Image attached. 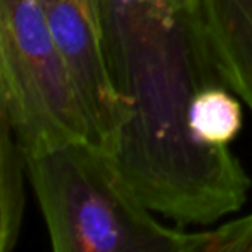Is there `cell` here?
I'll use <instances>...</instances> for the list:
<instances>
[{
    "label": "cell",
    "instance_id": "277c9868",
    "mask_svg": "<svg viewBox=\"0 0 252 252\" xmlns=\"http://www.w3.org/2000/svg\"><path fill=\"white\" fill-rule=\"evenodd\" d=\"M87 111L92 142L116 154L128 105L112 83L100 0H36Z\"/></svg>",
    "mask_w": 252,
    "mask_h": 252
},
{
    "label": "cell",
    "instance_id": "9c48e42d",
    "mask_svg": "<svg viewBox=\"0 0 252 252\" xmlns=\"http://www.w3.org/2000/svg\"><path fill=\"white\" fill-rule=\"evenodd\" d=\"M176 2L185 7H197V0H176Z\"/></svg>",
    "mask_w": 252,
    "mask_h": 252
},
{
    "label": "cell",
    "instance_id": "6da1fadb",
    "mask_svg": "<svg viewBox=\"0 0 252 252\" xmlns=\"http://www.w3.org/2000/svg\"><path fill=\"white\" fill-rule=\"evenodd\" d=\"M112 83L128 105L116 154L137 195L178 226H211L240 211L252 180L228 147L190 131L193 97L223 85L199 7L176 0H100Z\"/></svg>",
    "mask_w": 252,
    "mask_h": 252
},
{
    "label": "cell",
    "instance_id": "7a4b0ae2",
    "mask_svg": "<svg viewBox=\"0 0 252 252\" xmlns=\"http://www.w3.org/2000/svg\"><path fill=\"white\" fill-rule=\"evenodd\" d=\"M28 178L56 252H190V231L162 224L94 142L30 156Z\"/></svg>",
    "mask_w": 252,
    "mask_h": 252
},
{
    "label": "cell",
    "instance_id": "52a82bcc",
    "mask_svg": "<svg viewBox=\"0 0 252 252\" xmlns=\"http://www.w3.org/2000/svg\"><path fill=\"white\" fill-rule=\"evenodd\" d=\"M190 131L207 147H228L242 128L238 97L223 85H213L193 97L189 112Z\"/></svg>",
    "mask_w": 252,
    "mask_h": 252
},
{
    "label": "cell",
    "instance_id": "8992f818",
    "mask_svg": "<svg viewBox=\"0 0 252 252\" xmlns=\"http://www.w3.org/2000/svg\"><path fill=\"white\" fill-rule=\"evenodd\" d=\"M28 158L11 125L0 116V251L9 252L18 244L26 206Z\"/></svg>",
    "mask_w": 252,
    "mask_h": 252
},
{
    "label": "cell",
    "instance_id": "3957f363",
    "mask_svg": "<svg viewBox=\"0 0 252 252\" xmlns=\"http://www.w3.org/2000/svg\"><path fill=\"white\" fill-rule=\"evenodd\" d=\"M0 116L26 158L92 142L87 111L36 0H0Z\"/></svg>",
    "mask_w": 252,
    "mask_h": 252
},
{
    "label": "cell",
    "instance_id": "5b68a950",
    "mask_svg": "<svg viewBox=\"0 0 252 252\" xmlns=\"http://www.w3.org/2000/svg\"><path fill=\"white\" fill-rule=\"evenodd\" d=\"M223 87L252 112V0H197Z\"/></svg>",
    "mask_w": 252,
    "mask_h": 252
},
{
    "label": "cell",
    "instance_id": "ba28073f",
    "mask_svg": "<svg viewBox=\"0 0 252 252\" xmlns=\"http://www.w3.org/2000/svg\"><path fill=\"white\" fill-rule=\"evenodd\" d=\"M190 252H252V213L190 231Z\"/></svg>",
    "mask_w": 252,
    "mask_h": 252
}]
</instances>
